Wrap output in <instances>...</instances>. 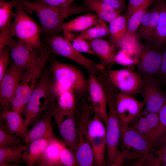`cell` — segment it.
<instances>
[{
    "mask_svg": "<svg viewBox=\"0 0 166 166\" xmlns=\"http://www.w3.org/2000/svg\"><path fill=\"white\" fill-rule=\"evenodd\" d=\"M104 90L108 108L106 128V165L118 166L122 164L123 159L118 146L121 137L119 121L116 109L117 89L112 85L105 86Z\"/></svg>",
    "mask_w": 166,
    "mask_h": 166,
    "instance_id": "1",
    "label": "cell"
},
{
    "mask_svg": "<svg viewBox=\"0 0 166 166\" xmlns=\"http://www.w3.org/2000/svg\"><path fill=\"white\" fill-rule=\"evenodd\" d=\"M58 98L49 69L44 68L26 105L25 119L27 125L37 123L48 105Z\"/></svg>",
    "mask_w": 166,
    "mask_h": 166,
    "instance_id": "2",
    "label": "cell"
},
{
    "mask_svg": "<svg viewBox=\"0 0 166 166\" xmlns=\"http://www.w3.org/2000/svg\"><path fill=\"white\" fill-rule=\"evenodd\" d=\"M49 70L53 82L72 90L79 99L89 95V84L82 72L74 65L50 57Z\"/></svg>",
    "mask_w": 166,
    "mask_h": 166,
    "instance_id": "3",
    "label": "cell"
},
{
    "mask_svg": "<svg viewBox=\"0 0 166 166\" xmlns=\"http://www.w3.org/2000/svg\"><path fill=\"white\" fill-rule=\"evenodd\" d=\"M21 2L24 6L35 12L38 18L42 32L45 37L60 33L62 31L61 26L64 19L71 14L79 13L77 9L73 6L70 10H66L36 1Z\"/></svg>",
    "mask_w": 166,
    "mask_h": 166,
    "instance_id": "4",
    "label": "cell"
},
{
    "mask_svg": "<svg viewBox=\"0 0 166 166\" xmlns=\"http://www.w3.org/2000/svg\"><path fill=\"white\" fill-rule=\"evenodd\" d=\"M21 2L14 7L16 11L14 13V20L11 26L10 35L17 37L28 45L39 51L41 54L48 49L41 41V28L25 12Z\"/></svg>",
    "mask_w": 166,
    "mask_h": 166,
    "instance_id": "5",
    "label": "cell"
},
{
    "mask_svg": "<svg viewBox=\"0 0 166 166\" xmlns=\"http://www.w3.org/2000/svg\"><path fill=\"white\" fill-rule=\"evenodd\" d=\"M93 113L94 111L91 104L88 103L84 97L82 98L79 103L76 116L77 144L74 153L78 166L94 165L93 151L87 132L88 122Z\"/></svg>",
    "mask_w": 166,
    "mask_h": 166,
    "instance_id": "6",
    "label": "cell"
},
{
    "mask_svg": "<svg viewBox=\"0 0 166 166\" xmlns=\"http://www.w3.org/2000/svg\"><path fill=\"white\" fill-rule=\"evenodd\" d=\"M7 46L10 49V56L13 62L26 71L42 72L52 53L49 48L41 54L38 50L13 37L10 40Z\"/></svg>",
    "mask_w": 166,
    "mask_h": 166,
    "instance_id": "7",
    "label": "cell"
},
{
    "mask_svg": "<svg viewBox=\"0 0 166 166\" xmlns=\"http://www.w3.org/2000/svg\"><path fill=\"white\" fill-rule=\"evenodd\" d=\"M44 41L55 56L64 57L84 67L96 77L101 73L97 64L77 51L64 38L57 34L46 37Z\"/></svg>",
    "mask_w": 166,
    "mask_h": 166,
    "instance_id": "8",
    "label": "cell"
},
{
    "mask_svg": "<svg viewBox=\"0 0 166 166\" xmlns=\"http://www.w3.org/2000/svg\"><path fill=\"white\" fill-rule=\"evenodd\" d=\"M116 109L120 124L121 135L131 123L143 113L144 104L134 96L117 90Z\"/></svg>",
    "mask_w": 166,
    "mask_h": 166,
    "instance_id": "9",
    "label": "cell"
},
{
    "mask_svg": "<svg viewBox=\"0 0 166 166\" xmlns=\"http://www.w3.org/2000/svg\"><path fill=\"white\" fill-rule=\"evenodd\" d=\"M161 50L153 44L142 45L136 65V71L143 79L158 78L161 60Z\"/></svg>",
    "mask_w": 166,
    "mask_h": 166,
    "instance_id": "10",
    "label": "cell"
},
{
    "mask_svg": "<svg viewBox=\"0 0 166 166\" xmlns=\"http://www.w3.org/2000/svg\"><path fill=\"white\" fill-rule=\"evenodd\" d=\"M109 78L117 90L123 93L136 96L139 93L144 79L134 68L108 69Z\"/></svg>",
    "mask_w": 166,
    "mask_h": 166,
    "instance_id": "11",
    "label": "cell"
},
{
    "mask_svg": "<svg viewBox=\"0 0 166 166\" xmlns=\"http://www.w3.org/2000/svg\"><path fill=\"white\" fill-rule=\"evenodd\" d=\"M120 141L122 144L121 151L124 161L128 159L143 157L149 153L152 150V146L130 126L121 135Z\"/></svg>",
    "mask_w": 166,
    "mask_h": 166,
    "instance_id": "12",
    "label": "cell"
},
{
    "mask_svg": "<svg viewBox=\"0 0 166 166\" xmlns=\"http://www.w3.org/2000/svg\"><path fill=\"white\" fill-rule=\"evenodd\" d=\"M26 72L25 69L10 61L3 77L0 81V104L2 108L12 109L15 92Z\"/></svg>",
    "mask_w": 166,
    "mask_h": 166,
    "instance_id": "13",
    "label": "cell"
},
{
    "mask_svg": "<svg viewBox=\"0 0 166 166\" xmlns=\"http://www.w3.org/2000/svg\"><path fill=\"white\" fill-rule=\"evenodd\" d=\"M42 71L33 72L26 71L25 72L16 90L12 102V110L21 115L25 114L27 104Z\"/></svg>",
    "mask_w": 166,
    "mask_h": 166,
    "instance_id": "14",
    "label": "cell"
},
{
    "mask_svg": "<svg viewBox=\"0 0 166 166\" xmlns=\"http://www.w3.org/2000/svg\"><path fill=\"white\" fill-rule=\"evenodd\" d=\"M158 78L144 79L139 93L143 99L145 111L158 113L166 100V93L162 90Z\"/></svg>",
    "mask_w": 166,
    "mask_h": 166,
    "instance_id": "15",
    "label": "cell"
},
{
    "mask_svg": "<svg viewBox=\"0 0 166 166\" xmlns=\"http://www.w3.org/2000/svg\"><path fill=\"white\" fill-rule=\"evenodd\" d=\"M88 81L89 96L87 99L92 107L94 113L96 114L105 125L108 113L104 89L96 77L93 75L89 74Z\"/></svg>",
    "mask_w": 166,
    "mask_h": 166,
    "instance_id": "16",
    "label": "cell"
},
{
    "mask_svg": "<svg viewBox=\"0 0 166 166\" xmlns=\"http://www.w3.org/2000/svg\"><path fill=\"white\" fill-rule=\"evenodd\" d=\"M163 0H156L151 8L148 10L142 19L136 33L138 40L142 39L152 43Z\"/></svg>",
    "mask_w": 166,
    "mask_h": 166,
    "instance_id": "17",
    "label": "cell"
},
{
    "mask_svg": "<svg viewBox=\"0 0 166 166\" xmlns=\"http://www.w3.org/2000/svg\"><path fill=\"white\" fill-rule=\"evenodd\" d=\"M52 103L47 106L40 120L29 131L24 140L26 144L35 140L50 137L54 135L52 123L53 117V111Z\"/></svg>",
    "mask_w": 166,
    "mask_h": 166,
    "instance_id": "18",
    "label": "cell"
},
{
    "mask_svg": "<svg viewBox=\"0 0 166 166\" xmlns=\"http://www.w3.org/2000/svg\"><path fill=\"white\" fill-rule=\"evenodd\" d=\"M21 0L0 1V50L7 46L10 36V31L13 18V8L21 2Z\"/></svg>",
    "mask_w": 166,
    "mask_h": 166,
    "instance_id": "19",
    "label": "cell"
},
{
    "mask_svg": "<svg viewBox=\"0 0 166 166\" xmlns=\"http://www.w3.org/2000/svg\"><path fill=\"white\" fill-rule=\"evenodd\" d=\"M77 110L73 111L62 120L56 123L63 142L74 153L77 144L76 118Z\"/></svg>",
    "mask_w": 166,
    "mask_h": 166,
    "instance_id": "20",
    "label": "cell"
},
{
    "mask_svg": "<svg viewBox=\"0 0 166 166\" xmlns=\"http://www.w3.org/2000/svg\"><path fill=\"white\" fill-rule=\"evenodd\" d=\"M77 99H79L74 92L69 90L62 93L52 103L53 117L56 123L77 109L79 104Z\"/></svg>",
    "mask_w": 166,
    "mask_h": 166,
    "instance_id": "21",
    "label": "cell"
},
{
    "mask_svg": "<svg viewBox=\"0 0 166 166\" xmlns=\"http://www.w3.org/2000/svg\"><path fill=\"white\" fill-rule=\"evenodd\" d=\"M86 40L100 59V65L108 69H110L113 65L117 53L115 46L110 42L100 38Z\"/></svg>",
    "mask_w": 166,
    "mask_h": 166,
    "instance_id": "22",
    "label": "cell"
},
{
    "mask_svg": "<svg viewBox=\"0 0 166 166\" xmlns=\"http://www.w3.org/2000/svg\"><path fill=\"white\" fill-rule=\"evenodd\" d=\"M0 118L6 121V124L10 132L24 140L28 133L25 118L22 115L12 109L3 107Z\"/></svg>",
    "mask_w": 166,
    "mask_h": 166,
    "instance_id": "23",
    "label": "cell"
},
{
    "mask_svg": "<svg viewBox=\"0 0 166 166\" xmlns=\"http://www.w3.org/2000/svg\"><path fill=\"white\" fill-rule=\"evenodd\" d=\"M65 144L53 137L39 161L35 165L38 166H61L60 154Z\"/></svg>",
    "mask_w": 166,
    "mask_h": 166,
    "instance_id": "24",
    "label": "cell"
},
{
    "mask_svg": "<svg viewBox=\"0 0 166 166\" xmlns=\"http://www.w3.org/2000/svg\"><path fill=\"white\" fill-rule=\"evenodd\" d=\"M55 135L49 138L39 139L26 144L22 157L27 166H33L37 164L50 140Z\"/></svg>",
    "mask_w": 166,
    "mask_h": 166,
    "instance_id": "25",
    "label": "cell"
},
{
    "mask_svg": "<svg viewBox=\"0 0 166 166\" xmlns=\"http://www.w3.org/2000/svg\"><path fill=\"white\" fill-rule=\"evenodd\" d=\"M99 18L96 14L88 13L63 22L62 30L64 34L81 32L97 24Z\"/></svg>",
    "mask_w": 166,
    "mask_h": 166,
    "instance_id": "26",
    "label": "cell"
},
{
    "mask_svg": "<svg viewBox=\"0 0 166 166\" xmlns=\"http://www.w3.org/2000/svg\"><path fill=\"white\" fill-rule=\"evenodd\" d=\"M85 8L94 12L100 18L109 23L121 15V12L98 0H83Z\"/></svg>",
    "mask_w": 166,
    "mask_h": 166,
    "instance_id": "27",
    "label": "cell"
},
{
    "mask_svg": "<svg viewBox=\"0 0 166 166\" xmlns=\"http://www.w3.org/2000/svg\"><path fill=\"white\" fill-rule=\"evenodd\" d=\"M128 18L125 15H119L110 22V38L109 42L116 48H119L126 32Z\"/></svg>",
    "mask_w": 166,
    "mask_h": 166,
    "instance_id": "28",
    "label": "cell"
},
{
    "mask_svg": "<svg viewBox=\"0 0 166 166\" xmlns=\"http://www.w3.org/2000/svg\"><path fill=\"white\" fill-rule=\"evenodd\" d=\"M26 147L22 145L13 147H0V166H6L13 163H20L24 161L22 154Z\"/></svg>",
    "mask_w": 166,
    "mask_h": 166,
    "instance_id": "29",
    "label": "cell"
},
{
    "mask_svg": "<svg viewBox=\"0 0 166 166\" xmlns=\"http://www.w3.org/2000/svg\"><path fill=\"white\" fill-rule=\"evenodd\" d=\"M152 44L160 49L166 46V1L165 0L160 9Z\"/></svg>",
    "mask_w": 166,
    "mask_h": 166,
    "instance_id": "30",
    "label": "cell"
},
{
    "mask_svg": "<svg viewBox=\"0 0 166 166\" xmlns=\"http://www.w3.org/2000/svg\"><path fill=\"white\" fill-rule=\"evenodd\" d=\"M110 35L109 27L106 22L99 18L95 25L76 35L77 38L86 40L100 38Z\"/></svg>",
    "mask_w": 166,
    "mask_h": 166,
    "instance_id": "31",
    "label": "cell"
},
{
    "mask_svg": "<svg viewBox=\"0 0 166 166\" xmlns=\"http://www.w3.org/2000/svg\"><path fill=\"white\" fill-rule=\"evenodd\" d=\"M89 140L93 151L94 165H105L106 153V137L97 136Z\"/></svg>",
    "mask_w": 166,
    "mask_h": 166,
    "instance_id": "32",
    "label": "cell"
},
{
    "mask_svg": "<svg viewBox=\"0 0 166 166\" xmlns=\"http://www.w3.org/2000/svg\"><path fill=\"white\" fill-rule=\"evenodd\" d=\"M156 0H148L133 13L128 19L127 30L125 36L136 34L142 18L148 10V7L151 3Z\"/></svg>",
    "mask_w": 166,
    "mask_h": 166,
    "instance_id": "33",
    "label": "cell"
},
{
    "mask_svg": "<svg viewBox=\"0 0 166 166\" xmlns=\"http://www.w3.org/2000/svg\"><path fill=\"white\" fill-rule=\"evenodd\" d=\"M23 140L20 137L12 134L3 120L0 118V147H10L23 145Z\"/></svg>",
    "mask_w": 166,
    "mask_h": 166,
    "instance_id": "34",
    "label": "cell"
},
{
    "mask_svg": "<svg viewBox=\"0 0 166 166\" xmlns=\"http://www.w3.org/2000/svg\"><path fill=\"white\" fill-rule=\"evenodd\" d=\"M130 124L129 126L134 129L152 146L155 141L154 134L144 115V111L143 113Z\"/></svg>",
    "mask_w": 166,
    "mask_h": 166,
    "instance_id": "35",
    "label": "cell"
},
{
    "mask_svg": "<svg viewBox=\"0 0 166 166\" xmlns=\"http://www.w3.org/2000/svg\"><path fill=\"white\" fill-rule=\"evenodd\" d=\"M139 55L133 51L125 49H121L117 53L113 65L119 64L127 67L134 68L139 60Z\"/></svg>",
    "mask_w": 166,
    "mask_h": 166,
    "instance_id": "36",
    "label": "cell"
},
{
    "mask_svg": "<svg viewBox=\"0 0 166 166\" xmlns=\"http://www.w3.org/2000/svg\"><path fill=\"white\" fill-rule=\"evenodd\" d=\"M89 139L97 136L106 137V128L104 123L95 114L88 121L87 127Z\"/></svg>",
    "mask_w": 166,
    "mask_h": 166,
    "instance_id": "37",
    "label": "cell"
},
{
    "mask_svg": "<svg viewBox=\"0 0 166 166\" xmlns=\"http://www.w3.org/2000/svg\"><path fill=\"white\" fill-rule=\"evenodd\" d=\"M64 36L77 51L96 56L95 53L86 40L77 38L76 35L73 33L64 34Z\"/></svg>",
    "mask_w": 166,
    "mask_h": 166,
    "instance_id": "38",
    "label": "cell"
},
{
    "mask_svg": "<svg viewBox=\"0 0 166 166\" xmlns=\"http://www.w3.org/2000/svg\"><path fill=\"white\" fill-rule=\"evenodd\" d=\"M60 161L62 166H74L77 165L74 153L67 148L65 144L61 152Z\"/></svg>",
    "mask_w": 166,
    "mask_h": 166,
    "instance_id": "39",
    "label": "cell"
},
{
    "mask_svg": "<svg viewBox=\"0 0 166 166\" xmlns=\"http://www.w3.org/2000/svg\"><path fill=\"white\" fill-rule=\"evenodd\" d=\"M10 56V49L8 46H5L0 51V81L8 69Z\"/></svg>",
    "mask_w": 166,
    "mask_h": 166,
    "instance_id": "40",
    "label": "cell"
},
{
    "mask_svg": "<svg viewBox=\"0 0 166 166\" xmlns=\"http://www.w3.org/2000/svg\"><path fill=\"white\" fill-rule=\"evenodd\" d=\"M158 113L159 122L156 131V139L166 132V100Z\"/></svg>",
    "mask_w": 166,
    "mask_h": 166,
    "instance_id": "41",
    "label": "cell"
},
{
    "mask_svg": "<svg viewBox=\"0 0 166 166\" xmlns=\"http://www.w3.org/2000/svg\"><path fill=\"white\" fill-rule=\"evenodd\" d=\"M147 112V113L144 115H144L153 132L155 141L156 139V131L159 122L158 113L154 112Z\"/></svg>",
    "mask_w": 166,
    "mask_h": 166,
    "instance_id": "42",
    "label": "cell"
},
{
    "mask_svg": "<svg viewBox=\"0 0 166 166\" xmlns=\"http://www.w3.org/2000/svg\"><path fill=\"white\" fill-rule=\"evenodd\" d=\"M75 0H36L49 5L58 7L63 10H69L71 9L72 4Z\"/></svg>",
    "mask_w": 166,
    "mask_h": 166,
    "instance_id": "43",
    "label": "cell"
},
{
    "mask_svg": "<svg viewBox=\"0 0 166 166\" xmlns=\"http://www.w3.org/2000/svg\"><path fill=\"white\" fill-rule=\"evenodd\" d=\"M148 0H128L125 15L128 18L133 13Z\"/></svg>",
    "mask_w": 166,
    "mask_h": 166,
    "instance_id": "44",
    "label": "cell"
},
{
    "mask_svg": "<svg viewBox=\"0 0 166 166\" xmlns=\"http://www.w3.org/2000/svg\"><path fill=\"white\" fill-rule=\"evenodd\" d=\"M161 50V60L158 79L162 83L166 81V46Z\"/></svg>",
    "mask_w": 166,
    "mask_h": 166,
    "instance_id": "45",
    "label": "cell"
},
{
    "mask_svg": "<svg viewBox=\"0 0 166 166\" xmlns=\"http://www.w3.org/2000/svg\"><path fill=\"white\" fill-rule=\"evenodd\" d=\"M108 4L116 10L122 11L125 6V0H98Z\"/></svg>",
    "mask_w": 166,
    "mask_h": 166,
    "instance_id": "46",
    "label": "cell"
},
{
    "mask_svg": "<svg viewBox=\"0 0 166 166\" xmlns=\"http://www.w3.org/2000/svg\"><path fill=\"white\" fill-rule=\"evenodd\" d=\"M158 159L161 163H166V146L159 148L156 152Z\"/></svg>",
    "mask_w": 166,
    "mask_h": 166,
    "instance_id": "47",
    "label": "cell"
},
{
    "mask_svg": "<svg viewBox=\"0 0 166 166\" xmlns=\"http://www.w3.org/2000/svg\"><path fill=\"white\" fill-rule=\"evenodd\" d=\"M153 145L159 148L163 146H166V132L159 136L156 139Z\"/></svg>",
    "mask_w": 166,
    "mask_h": 166,
    "instance_id": "48",
    "label": "cell"
},
{
    "mask_svg": "<svg viewBox=\"0 0 166 166\" xmlns=\"http://www.w3.org/2000/svg\"><path fill=\"white\" fill-rule=\"evenodd\" d=\"M162 165H163V166H166V163L163 164H162Z\"/></svg>",
    "mask_w": 166,
    "mask_h": 166,
    "instance_id": "49",
    "label": "cell"
},
{
    "mask_svg": "<svg viewBox=\"0 0 166 166\" xmlns=\"http://www.w3.org/2000/svg\"><path fill=\"white\" fill-rule=\"evenodd\" d=\"M163 83L165 84L166 85V81L164 82Z\"/></svg>",
    "mask_w": 166,
    "mask_h": 166,
    "instance_id": "50",
    "label": "cell"
},
{
    "mask_svg": "<svg viewBox=\"0 0 166 166\" xmlns=\"http://www.w3.org/2000/svg\"><path fill=\"white\" fill-rule=\"evenodd\" d=\"M165 1H166V0H165Z\"/></svg>",
    "mask_w": 166,
    "mask_h": 166,
    "instance_id": "51",
    "label": "cell"
},
{
    "mask_svg": "<svg viewBox=\"0 0 166 166\" xmlns=\"http://www.w3.org/2000/svg\"></svg>",
    "mask_w": 166,
    "mask_h": 166,
    "instance_id": "52",
    "label": "cell"
}]
</instances>
